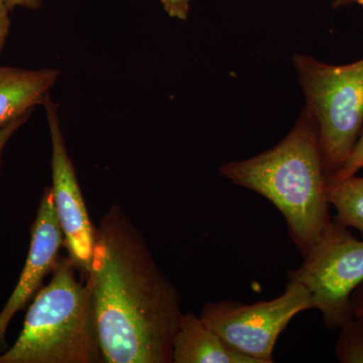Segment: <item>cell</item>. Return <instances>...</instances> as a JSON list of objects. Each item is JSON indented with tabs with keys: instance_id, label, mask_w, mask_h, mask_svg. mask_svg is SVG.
Returning <instances> with one entry per match:
<instances>
[{
	"instance_id": "cell-12",
	"label": "cell",
	"mask_w": 363,
	"mask_h": 363,
	"mask_svg": "<svg viewBox=\"0 0 363 363\" xmlns=\"http://www.w3.org/2000/svg\"><path fill=\"white\" fill-rule=\"evenodd\" d=\"M335 355L341 363H363V317H353L340 327Z\"/></svg>"
},
{
	"instance_id": "cell-10",
	"label": "cell",
	"mask_w": 363,
	"mask_h": 363,
	"mask_svg": "<svg viewBox=\"0 0 363 363\" xmlns=\"http://www.w3.org/2000/svg\"><path fill=\"white\" fill-rule=\"evenodd\" d=\"M174 363H255L193 313H183L173 340Z\"/></svg>"
},
{
	"instance_id": "cell-9",
	"label": "cell",
	"mask_w": 363,
	"mask_h": 363,
	"mask_svg": "<svg viewBox=\"0 0 363 363\" xmlns=\"http://www.w3.org/2000/svg\"><path fill=\"white\" fill-rule=\"evenodd\" d=\"M60 72L54 68L28 70L0 66V130L23 114L44 105Z\"/></svg>"
},
{
	"instance_id": "cell-5",
	"label": "cell",
	"mask_w": 363,
	"mask_h": 363,
	"mask_svg": "<svg viewBox=\"0 0 363 363\" xmlns=\"http://www.w3.org/2000/svg\"><path fill=\"white\" fill-rule=\"evenodd\" d=\"M303 257V264L289 272V281L307 289L327 328H340L353 318L351 294L363 281V238L332 218Z\"/></svg>"
},
{
	"instance_id": "cell-15",
	"label": "cell",
	"mask_w": 363,
	"mask_h": 363,
	"mask_svg": "<svg viewBox=\"0 0 363 363\" xmlns=\"http://www.w3.org/2000/svg\"><path fill=\"white\" fill-rule=\"evenodd\" d=\"M164 11L172 18L187 21L190 13L191 0H161Z\"/></svg>"
},
{
	"instance_id": "cell-18",
	"label": "cell",
	"mask_w": 363,
	"mask_h": 363,
	"mask_svg": "<svg viewBox=\"0 0 363 363\" xmlns=\"http://www.w3.org/2000/svg\"><path fill=\"white\" fill-rule=\"evenodd\" d=\"M9 11H13L16 7H25L30 11H38L43 6V0H4Z\"/></svg>"
},
{
	"instance_id": "cell-7",
	"label": "cell",
	"mask_w": 363,
	"mask_h": 363,
	"mask_svg": "<svg viewBox=\"0 0 363 363\" xmlns=\"http://www.w3.org/2000/svg\"><path fill=\"white\" fill-rule=\"evenodd\" d=\"M52 142V195L68 257L83 276L89 272L96 228L93 226L79 185L75 166L67 150L58 105L48 96L44 105Z\"/></svg>"
},
{
	"instance_id": "cell-3",
	"label": "cell",
	"mask_w": 363,
	"mask_h": 363,
	"mask_svg": "<svg viewBox=\"0 0 363 363\" xmlns=\"http://www.w3.org/2000/svg\"><path fill=\"white\" fill-rule=\"evenodd\" d=\"M69 257L30 303L20 335L0 363L104 362L94 303Z\"/></svg>"
},
{
	"instance_id": "cell-2",
	"label": "cell",
	"mask_w": 363,
	"mask_h": 363,
	"mask_svg": "<svg viewBox=\"0 0 363 363\" xmlns=\"http://www.w3.org/2000/svg\"><path fill=\"white\" fill-rule=\"evenodd\" d=\"M219 171L278 208L303 257L332 220L317 125L307 107L276 147L245 161L225 162Z\"/></svg>"
},
{
	"instance_id": "cell-13",
	"label": "cell",
	"mask_w": 363,
	"mask_h": 363,
	"mask_svg": "<svg viewBox=\"0 0 363 363\" xmlns=\"http://www.w3.org/2000/svg\"><path fill=\"white\" fill-rule=\"evenodd\" d=\"M363 168V130L358 138L350 156L347 161L344 162L341 169L333 177L335 178H347L355 175L359 169Z\"/></svg>"
},
{
	"instance_id": "cell-11",
	"label": "cell",
	"mask_w": 363,
	"mask_h": 363,
	"mask_svg": "<svg viewBox=\"0 0 363 363\" xmlns=\"http://www.w3.org/2000/svg\"><path fill=\"white\" fill-rule=\"evenodd\" d=\"M326 193L329 204L336 210L334 220L357 229L363 238V177L327 176Z\"/></svg>"
},
{
	"instance_id": "cell-17",
	"label": "cell",
	"mask_w": 363,
	"mask_h": 363,
	"mask_svg": "<svg viewBox=\"0 0 363 363\" xmlns=\"http://www.w3.org/2000/svg\"><path fill=\"white\" fill-rule=\"evenodd\" d=\"M350 306L353 317H363V281L351 294Z\"/></svg>"
},
{
	"instance_id": "cell-16",
	"label": "cell",
	"mask_w": 363,
	"mask_h": 363,
	"mask_svg": "<svg viewBox=\"0 0 363 363\" xmlns=\"http://www.w3.org/2000/svg\"><path fill=\"white\" fill-rule=\"evenodd\" d=\"M9 7L4 0H0V54L6 44L7 38L11 32V21L9 18Z\"/></svg>"
},
{
	"instance_id": "cell-19",
	"label": "cell",
	"mask_w": 363,
	"mask_h": 363,
	"mask_svg": "<svg viewBox=\"0 0 363 363\" xmlns=\"http://www.w3.org/2000/svg\"><path fill=\"white\" fill-rule=\"evenodd\" d=\"M353 4L363 6V0H332L331 6L333 9H338V7L350 6Z\"/></svg>"
},
{
	"instance_id": "cell-8",
	"label": "cell",
	"mask_w": 363,
	"mask_h": 363,
	"mask_svg": "<svg viewBox=\"0 0 363 363\" xmlns=\"http://www.w3.org/2000/svg\"><path fill=\"white\" fill-rule=\"evenodd\" d=\"M64 245L51 187L45 189L37 216L30 229V245L23 271L13 293L0 312V353L6 346V331L13 318L32 302L43 281L54 271Z\"/></svg>"
},
{
	"instance_id": "cell-14",
	"label": "cell",
	"mask_w": 363,
	"mask_h": 363,
	"mask_svg": "<svg viewBox=\"0 0 363 363\" xmlns=\"http://www.w3.org/2000/svg\"><path fill=\"white\" fill-rule=\"evenodd\" d=\"M32 113L33 112H28V113L23 114V116L18 117L16 121H11V123L7 124L6 126L0 130V169H1L2 155H4V150L6 149L7 143L9 142L11 136L28 121Z\"/></svg>"
},
{
	"instance_id": "cell-1",
	"label": "cell",
	"mask_w": 363,
	"mask_h": 363,
	"mask_svg": "<svg viewBox=\"0 0 363 363\" xmlns=\"http://www.w3.org/2000/svg\"><path fill=\"white\" fill-rule=\"evenodd\" d=\"M86 279L104 363H173L180 293L121 206L96 228Z\"/></svg>"
},
{
	"instance_id": "cell-6",
	"label": "cell",
	"mask_w": 363,
	"mask_h": 363,
	"mask_svg": "<svg viewBox=\"0 0 363 363\" xmlns=\"http://www.w3.org/2000/svg\"><path fill=\"white\" fill-rule=\"evenodd\" d=\"M313 309L307 289L289 281L276 298L252 304L224 300L203 306V321L231 347L255 363L274 362L277 341L293 318Z\"/></svg>"
},
{
	"instance_id": "cell-4",
	"label": "cell",
	"mask_w": 363,
	"mask_h": 363,
	"mask_svg": "<svg viewBox=\"0 0 363 363\" xmlns=\"http://www.w3.org/2000/svg\"><path fill=\"white\" fill-rule=\"evenodd\" d=\"M293 61L316 123L325 172L335 175L363 130V59L335 66L297 54Z\"/></svg>"
}]
</instances>
